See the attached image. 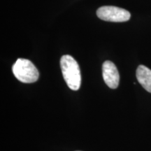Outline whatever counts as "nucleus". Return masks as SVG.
Masks as SVG:
<instances>
[{"label": "nucleus", "instance_id": "f257e3e1", "mask_svg": "<svg viewBox=\"0 0 151 151\" xmlns=\"http://www.w3.org/2000/svg\"><path fill=\"white\" fill-rule=\"evenodd\" d=\"M60 67L68 87L72 90H78L81 84V70L78 62L73 57L65 55L60 59Z\"/></svg>", "mask_w": 151, "mask_h": 151}, {"label": "nucleus", "instance_id": "f03ea898", "mask_svg": "<svg viewBox=\"0 0 151 151\" xmlns=\"http://www.w3.org/2000/svg\"><path fill=\"white\" fill-rule=\"evenodd\" d=\"M12 71L16 78L24 83H32L39 79V71L29 60L19 58L13 65Z\"/></svg>", "mask_w": 151, "mask_h": 151}, {"label": "nucleus", "instance_id": "7ed1b4c3", "mask_svg": "<svg viewBox=\"0 0 151 151\" xmlns=\"http://www.w3.org/2000/svg\"><path fill=\"white\" fill-rule=\"evenodd\" d=\"M97 15L98 18L105 21L116 22H126L131 17V14L128 11L113 6L100 7L97 9Z\"/></svg>", "mask_w": 151, "mask_h": 151}, {"label": "nucleus", "instance_id": "20e7f679", "mask_svg": "<svg viewBox=\"0 0 151 151\" xmlns=\"http://www.w3.org/2000/svg\"><path fill=\"white\" fill-rule=\"evenodd\" d=\"M102 75L106 84L111 89L118 88L120 81L118 69L112 62L106 61L102 65Z\"/></svg>", "mask_w": 151, "mask_h": 151}, {"label": "nucleus", "instance_id": "39448f33", "mask_svg": "<svg viewBox=\"0 0 151 151\" xmlns=\"http://www.w3.org/2000/svg\"><path fill=\"white\" fill-rule=\"evenodd\" d=\"M139 83L146 91L151 93V70L146 66L139 65L137 69Z\"/></svg>", "mask_w": 151, "mask_h": 151}]
</instances>
